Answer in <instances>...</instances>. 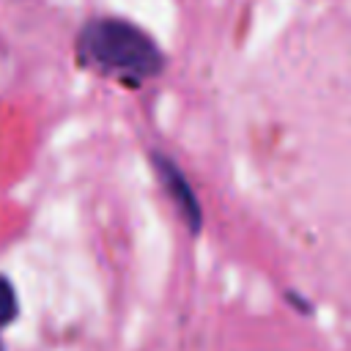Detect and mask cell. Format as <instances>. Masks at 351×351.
<instances>
[{"mask_svg": "<svg viewBox=\"0 0 351 351\" xmlns=\"http://www.w3.org/2000/svg\"><path fill=\"white\" fill-rule=\"evenodd\" d=\"M154 165H156V173H159V178H162V186H165V192L170 195L176 211L181 214V219L186 222V228H189L192 233H197L200 225H203V208H200V200L195 197V192H192L186 176L181 173V167H178L176 162L165 159L162 154H154Z\"/></svg>", "mask_w": 351, "mask_h": 351, "instance_id": "7a4b0ae2", "label": "cell"}, {"mask_svg": "<svg viewBox=\"0 0 351 351\" xmlns=\"http://www.w3.org/2000/svg\"><path fill=\"white\" fill-rule=\"evenodd\" d=\"M16 318V293L5 277H0V326Z\"/></svg>", "mask_w": 351, "mask_h": 351, "instance_id": "3957f363", "label": "cell"}, {"mask_svg": "<svg viewBox=\"0 0 351 351\" xmlns=\"http://www.w3.org/2000/svg\"><path fill=\"white\" fill-rule=\"evenodd\" d=\"M80 52L93 69L134 85L162 71L159 47L140 27L123 19L88 22L80 36Z\"/></svg>", "mask_w": 351, "mask_h": 351, "instance_id": "6da1fadb", "label": "cell"}]
</instances>
